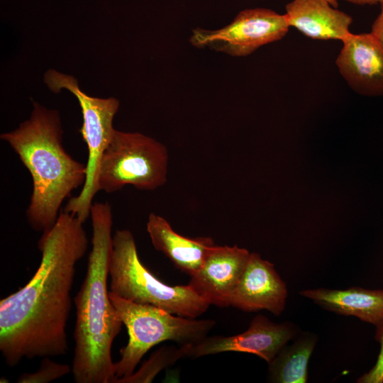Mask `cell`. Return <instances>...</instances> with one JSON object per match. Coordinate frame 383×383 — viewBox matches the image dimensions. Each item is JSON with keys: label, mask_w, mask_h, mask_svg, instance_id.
<instances>
[{"label": "cell", "mask_w": 383, "mask_h": 383, "mask_svg": "<svg viewBox=\"0 0 383 383\" xmlns=\"http://www.w3.org/2000/svg\"><path fill=\"white\" fill-rule=\"evenodd\" d=\"M83 223L76 216L60 212L38 240L41 260L33 277L1 299L0 351L8 366L67 353L75 267L89 243Z\"/></svg>", "instance_id": "6da1fadb"}, {"label": "cell", "mask_w": 383, "mask_h": 383, "mask_svg": "<svg viewBox=\"0 0 383 383\" xmlns=\"http://www.w3.org/2000/svg\"><path fill=\"white\" fill-rule=\"evenodd\" d=\"M90 216L91 250L84 279L74 299L76 323L72 372L76 383H113L111 348L123 323L108 289L113 238L111 205L107 201L93 203Z\"/></svg>", "instance_id": "7a4b0ae2"}, {"label": "cell", "mask_w": 383, "mask_h": 383, "mask_svg": "<svg viewBox=\"0 0 383 383\" xmlns=\"http://www.w3.org/2000/svg\"><path fill=\"white\" fill-rule=\"evenodd\" d=\"M62 133L59 112L34 102L28 120L0 135L31 176L33 191L26 216L37 232L53 226L65 199L86 180L87 165L65 150Z\"/></svg>", "instance_id": "3957f363"}, {"label": "cell", "mask_w": 383, "mask_h": 383, "mask_svg": "<svg viewBox=\"0 0 383 383\" xmlns=\"http://www.w3.org/2000/svg\"><path fill=\"white\" fill-rule=\"evenodd\" d=\"M109 277L112 294L177 316L196 318L210 306L189 284L168 285L148 270L139 258L134 236L128 230H117L113 235Z\"/></svg>", "instance_id": "277c9868"}, {"label": "cell", "mask_w": 383, "mask_h": 383, "mask_svg": "<svg viewBox=\"0 0 383 383\" xmlns=\"http://www.w3.org/2000/svg\"><path fill=\"white\" fill-rule=\"evenodd\" d=\"M109 298L128 333V343L120 350L121 358L115 362L113 383L131 376L153 346L167 340L194 345L205 338L216 325L211 319L177 316L152 305L126 300L110 292Z\"/></svg>", "instance_id": "5b68a950"}, {"label": "cell", "mask_w": 383, "mask_h": 383, "mask_svg": "<svg viewBox=\"0 0 383 383\" xmlns=\"http://www.w3.org/2000/svg\"><path fill=\"white\" fill-rule=\"evenodd\" d=\"M168 151L155 139L140 133L115 130L99 167V192L113 193L126 185L154 190L167 181Z\"/></svg>", "instance_id": "8992f818"}, {"label": "cell", "mask_w": 383, "mask_h": 383, "mask_svg": "<svg viewBox=\"0 0 383 383\" xmlns=\"http://www.w3.org/2000/svg\"><path fill=\"white\" fill-rule=\"evenodd\" d=\"M44 81L55 93L65 89L77 99L81 107L83 123L79 130L88 149L87 177L81 192L71 197L64 211L76 216L84 223L90 216L94 197L99 192L97 174L102 155L109 144L116 129L113 120L119 108V101L113 97H92L80 90L77 81L70 75L50 70Z\"/></svg>", "instance_id": "52a82bcc"}, {"label": "cell", "mask_w": 383, "mask_h": 383, "mask_svg": "<svg viewBox=\"0 0 383 383\" xmlns=\"http://www.w3.org/2000/svg\"><path fill=\"white\" fill-rule=\"evenodd\" d=\"M289 28L285 14L266 8L246 9L221 28L192 30L189 42L196 48L244 57L265 45L282 39Z\"/></svg>", "instance_id": "ba28073f"}, {"label": "cell", "mask_w": 383, "mask_h": 383, "mask_svg": "<svg viewBox=\"0 0 383 383\" xmlns=\"http://www.w3.org/2000/svg\"><path fill=\"white\" fill-rule=\"evenodd\" d=\"M297 333L298 327L293 323H275L258 314L241 333L230 336L207 335L191 346L188 357L198 358L224 352H240L255 355L270 363Z\"/></svg>", "instance_id": "9c48e42d"}, {"label": "cell", "mask_w": 383, "mask_h": 383, "mask_svg": "<svg viewBox=\"0 0 383 383\" xmlns=\"http://www.w3.org/2000/svg\"><path fill=\"white\" fill-rule=\"evenodd\" d=\"M288 291L274 265L256 252L247 264L229 300V306L246 312L267 310L279 316L285 309Z\"/></svg>", "instance_id": "30bf717a"}, {"label": "cell", "mask_w": 383, "mask_h": 383, "mask_svg": "<svg viewBox=\"0 0 383 383\" xmlns=\"http://www.w3.org/2000/svg\"><path fill=\"white\" fill-rule=\"evenodd\" d=\"M335 65L357 94L383 96V48L370 33H350L342 40Z\"/></svg>", "instance_id": "8fae6325"}, {"label": "cell", "mask_w": 383, "mask_h": 383, "mask_svg": "<svg viewBox=\"0 0 383 383\" xmlns=\"http://www.w3.org/2000/svg\"><path fill=\"white\" fill-rule=\"evenodd\" d=\"M250 252L237 245H215L188 284L209 304L229 306V300L247 264Z\"/></svg>", "instance_id": "7c38bea8"}, {"label": "cell", "mask_w": 383, "mask_h": 383, "mask_svg": "<svg viewBox=\"0 0 383 383\" xmlns=\"http://www.w3.org/2000/svg\"><path fill=\"white\" fill-rule=\"evenodd\" d=\"M285 10L289 27L309 38L342 41L351 33L352 17L326 0H292Z\"/></svg>", "instance_id": "4fadbf2b"}, {"label": "cell", "mask_w": 383, "mask_h": 383, "mask_svg": "<svg viewBox=\"0 0 383 383\" xmlns=\"http://www.w3.org/2000/svg\"><path fill=\"white\" fill-rule=\"evenodd\" d=\"M146 229L154 248L189 276L199 270L216 245L210 237L187 238L178 234L166 219L154 213L148 216Z\"/></svg>", "instance_id": "5bb4252c"}, {"label": "cell", "mask_w": 383, "mask_h": 383, "mask_svg": "<svg viewBox=\"0 0 383 383\" xmlns=\"http://www.w3.org/2000/svg\"><path fill=\"white\" fill-rule=\"evenodd\" d=\"M299 294L324 309L353 316L375 326L383 320V289L359 287L345 289L317 288L302 290Z\"/></svg>", "instance_id": "9a60e30c"}, {"label": "cell", "mask_w": 383, "mask_h": 383, "mask_svg": "<svg viewBox=\"0 0 383 383\" xmlns=\"http://www.w3.org/2000/svg\"><path fill=\"white\" fill-rule=\"evenodd\" d=\"M317 335L303 332L291 344H286L268 363V377L274 383H306L308 364L317 343Z\"/></svg>", "instance_id": "2e32d148"}, {"label": "cell", "mask_w": 383, "mask_h": 383, "mask_svg": "<svg viewBox=\"0 0 383 383\" xmlns=\"http://www.w3.org/2000/svg\"><path fill=\"white\" fill-rule=\"evenodd\" d=\"M192 345H180L179 348L162 347L154 353L142 365L141 367L131 376L117 379L115 383L151 382L156 374L177 360L188 357Z\"/></svg>", "instance_id": "e0dca14e"}, {"label": "cell", "mask_w": 383, "mask_h": 383, "mask_svg": "<svg viewBox=\"0 0 383 383\" xmlns=\"http://www.w3.org/2000/svg\"><path fill=\"white\" fill-rule=\"evenodd\" d=\"M72 371L67 364L53 361L50 357H43L38 370L35 372H24L21 374L18 383H48L64 377Z\"/></svg>", "instance_id": "ac0fdd59"}, {"label": "cell", "mask_w": 383, "mask_h": 383, "mask_svg": "<svg viewBox=\"0 0 383 383\" xmlns=\"http://www.w3.org/2000/svg\"><path fill=\"white\" fill-rule=\"evenodd\" d=\"M375 340L380 344V350L374 367L361 375L358 383H383V320L376 326Z\"/></svg>", "instance_id": "d6986e66"}, {"label": "cell", "mask_w": 383, "mask_h": 383, "mask_svg": "<svg viewBox=\"0 0 383 383\" xmlns=\"http://www.w3.org/2000/svg\"><path fill=\"white\" fill-rule=\"evenodd\" d=\"M380 6V12L372 25L370 33L383 48V3Z\"/></svg>", "instance_id": "ffe728a7"}, {"label": "cell", "mask_w": 383, "mask_h": 383, "mask_svg": "<svg viewBox=\"0 0 383 383\" xmlns=\"http://www.w3.org/2000/svg\"><path fill=\"white\" fill-rule=\"evenodd\" d=\"M356 5H374L382 4L383 0H342Z\"/></svg>", "instance_id": "44dd1931"}, {"label": "cell", "mask_w": 383, "mask_h": 383, "mask_svg": "<svg viewBox=\"0 0 383 383\" xmlns=\"http://www.w3.org/2000/svg\"><path fill=\"white\" fill-rule=\"evenodd\" d=\"M326 1H327L333 7L338 8V0H326Z\"/></svg>", "instance_id": "7402d4cb"}]
</instances>
